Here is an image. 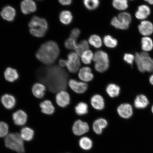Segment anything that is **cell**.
Masks as SVG:
<instances>
[{
    "mask_svg": "<svg viewBox=\"0 0 153 153\" xmlns=\"http://www.w3.org/2000/svg\"><path fill=\"white\" fill-rule=\"evenodd\" d=\"M43 75V81L49 91L53 93L64 91L66 88L68 75L61 67H47Z\"/></svg>",
    "mask_w": 153,
    "mask_h": 153,
    "instance_id": "obj_1",
    "label": "cell"
},
{
    "mask_svg": "<svg viewBox=\"0 0 153 153\" xmlns=\"http://www.w3.org/2000/svg\"><path fill=\"white\" fill-rule=\"evenodd\" d=\"M60 53V49L57 44L49 41L41 45L36 54L38 60L46 65L53 64L56 60Z\"/></svg>",
    "mask_w": 153,
    "mask_h": 153,
    "instance_id": "obj_2",
    "label": "cell"
},
{
    "mask_svg": "<svg viewBox=\"0 0 153 153\" xmlns=\"http://www.w3.org/2000/svg\"><path fill=\"white\" fill-rule=\"evenodd\" d=\"M135 63L137 69L142 73H153V58L148 53L141 51L135 54Z\"/></svg>",
    "mask_w": 153,
    "mask_h": 153,
    "instance_id": "obj_3",
    "label": "cell"
},
{
    "mask_svg": "<svg viewBox=\"0 0 153 153\" xmlns=\"http://www.w3.org/2000/svg\"><path fill=\"white\" fill-rule=\"evenodd\" d=\"M28 26L30 34L37 37H43L48 28L47 22L45 19L36 16L32 18Z\"/></svg>",
    "mask_w": 153,
    "mask_h": 153,
    "instance_id": "obj_4",
    "label": "cell"
},
{
    "mask_svg": "<svg viewBox=\"0 0 153 153\" xmlns=\"http://www.w3.org/2000/svg\"><path fill=\"white\" fill-rule=\"evenodd\" d=\"M5 144L7 148L18 153H24L23 139L20 134L11 133L8 134L5 139Z\"/></svg>",
    "mask_w": 153,
    "mask_h": 153,
    "instance_id": "obj_5",
    "label": "cell"
},
{
    "mask_svg": "<svg viewBox=\"0 0 153 153\" xmlns=\"http://www.w3.org/2000/svg\"><path fill=\"white\" fill-rule=\"evenodd\" d=\"M93 60L95 62L94 68L97 71L103 73L108 70L109 66L108 55L105 51H97L94 55Z\"/></svg>",
    "mask_w": 153,
    "mask_h": 153,
    "instance_id": "obj_6",
    "label": "cell"
},
{
    "mask_svg": "<svg viewBox=\"0 0 153 153\" xmlns=\"http://www.w3.org/2000/svg\"><path fill=\"white\" fill-rule=\"evenodd\" d=\"M79 56L76 53H70L68 55L66 67L68 71L72 74L79 71L81 62Z\"/></svg>",
    "mask_w": 153,
    "mask_h": 153,
    "instance_id": "obj_7",
    "label": "cell"
},
{
    "mask_svg": "<svg viewBox=\"0 0 153 153\" xmlns=\"http://www.w3.org/2000/svg\"><path fill=\"white\" fill-rule=\"evenodd\" d=\"M137 29L139 33L143 37L150 36L153 33V23L147 20L141 21Z\"/></svg>",
    "mask_w": 153,
    "mask_h": 153,
    "instance_id": "obj_8",
    "label": "cell"
},
{
    "mask_svg": "<svg viewBox=\"0 0 153 153\" xmlns=\"http://www.w3.org/2000/svg\"><path fill=\"white\" fill-rule=\"evenodd\" d=\"M89 130L88 124L86 122L79 120L74 122L72 127L73 133L78 136L87 133Z\"/></svg>",
    "mask_w": 153,
    "mask_h": 153,
    "instance_id": "obj_9",
    "label": "cell"
},
{
    "mask_svg": "<svg viewBox=\"0 0 153 153\" xmlns=\"http://www.w3.org/2000/svg\"><path fill=\"white\" fill-rule=\"evenodd\" d=\"M118 115L124 119H128L131 117L133 114V108L129 103L120 104L117 108Z\"/></svg>",
    "mask_w": 153,
    "mask_h": 153,
    "instance_id": "obj_10",
    "label": "cell"
},
{
    "mask_svg": "<svg viewBox=\"0 0 153 153\" xmlns=\"http://www.w3.org/2000/svg\"><path fill=\"white\" fill-rule=\"evenodd\" d=\"M152 10L148 5L143 4L140 5L135 13V18L137 20L143 21L147 20L150 16Z\"/></svg>",
    "mask_w": 153,
    "mask_h": 153,
    "instance_id": "obj_11",
    "label": "cell"
},
{
    "mask_svg": "<svg viewBox=\"0 0 153 153\" xmlns=\"http://www.w3.org/2000/svg\"><path fill=\"white\" fill-rule=\"evenodd\" d=\"M68 84L70 88L76 93L83 94L88 89L87 84L83 82H79L72 79L70 80Z\"/></svg>",
    "mask_w": 153,
    "mask_h": 153,
    "instance_id": "obj_12",
    "label": "cell"
},
{
    "mask_svg": "<svg viewBox=\"0 0 153 153\" xmlns=\"http://www.w3.org/2000/svg\"><path fill=\"white\" fill-rule=\"evenodd\" d=\"M57 105L62 108H65L70 104V97L69 94L65 91H62L57 92L56 96Z\"/></svg>",
    "mask_w": 153,
    "mask_h": 153,
    "instance_id": "obj_13",
    "label": "cell"
},
{
    "mask_svg": "<svg viewBox=\"0 0 153 153\" xmlns=\"http://www.w3.org/2000/svg\"><path fill=\"white\" fill-rule=\"evenodd\" d=\"M21 11L25 15L35 12L37 10L36 4L32 0H24L21 3Z\"/></svg>",
    "mask_w": 153,
    "mask_h": 153,
    "instance_id": "obj_14",
    "label": "cell"
},
{
    "mask_svg": "<svg viewBox=\"0 0 153 153\" xmlns=\"http://www.w3.org/2000/svg\"><path fill=\"white\" fill-rule=\"evenodd\" d=\"M150 104L148 97L144 95L141 94L136 97L133 102L135 108L137 109H144Z\"/></svg>",
    "mask_w": 153,
    "mask_h": 153,
    "instance_id": "obj_15",
    "label": "cell"
},
{
    "mask_svg": "<svg viewBox=\"0 0 153 153\" xmlns=\"http://www.w3.org/2000/svg\"><path fill=\"white\" fill-rule=\"evenodd\" d=\"M78 77L84 82H90L94 78L91 68L88 67H84L80 69L78 71Z\"/></svg>",
    "mask_w": 153,
    "mask_h": 153,
    "instance_id": "obj_16",
    "label": "cell"
},
{
    "mask_svg": "<svg viewBox=\"0 0 153 153\" xmlns=\"http://www.w3.org/2000/svg\"><path fill=\"white\" fill-rule=\"evenodd\" d=\"M13 119L16 125L23 126L25 124L27 121V115L24 111L19 110L13 114Z\"/></svg>",
    "mask_w": 153,
    "mask_h": 153,
    "instance_id": "obj_17",
    "label": "cell"
},
{
    "mask_svg": "<svg viewBox=\"0 0 153 153\" xmlns=\"http://www.w3.org/2000/svg\"><path fill=\"white\" fill-rule=\"evenodd\" d=\"M1 15L4 20L8 22H12L14 20L16 15V11L12 7L7 6L3 9Z\"/></svg>",
    "mask_w": 153,
    "mask_h": 153,
    "instance_id": "obj_18",
    "label": "cell"
},
{
    "mask_svg": "<svg viewBox=\"0 0 153 153\" xmlns=\"http://www.w3.org/2000/svg\"><path fill=\"white\" fill-rule=\"evenodd\" d=\"M108 125V122L104 118H100L96 120L93 122V129L94 132L97 135H100L102 133L103 130Z\"/></svg>",
    "mask_w": 153,
    "mask_h": 153,
    "instance_id": "obj_19",
    "label": "cell"
},
{
    "mask_svg": "<svg viewBox=\"0 0 153 153\" xmlns=\"http://www.w3.org/2000/svg\"><path fill=\"white\" fill-rule=\"evenodd\" d=\"M141 48L143 51L148 53L153 50V40L150 36H145L141 38Z\"/></svg>",
    "mask_w": 153,
    "mask_h": 153,
    "instance_id": "obj_20",
    "label": "cell"
},
{
    "mask_svg": "<svg viewBox=\"0 0 153 153\" xmlns=\"http://www.w3.org/2000/svg\"><path fill=\"white\" fill-rule=\"evenodd\" d=\"M91 106L96 110H101L104 108L105 104L104 99L100 95H94L91 97Z\"/></svg>",
    "mask_w": 153,
    "mask_h": 153,
    "instance_id": "obj_21",
    "label": "cell"
},
{
    "mask_svg": "<svg viewBox=\"0 0 153 153\" xmlns=\"http://www.w3.org/2000/svg\"><path fill=\"white\" fill-rule=\"evenodd\" d=\"M1 101L4 106L9 110L14 108L16 104L15 97L13 96L8 94L3 95L1 97Z\"/></svg>",
    "mask_w": 153,
    "mask_h": 153,
    "instance_id": "obj_22",
    "label": "cell"
},
{
    "mask_svg": "<svg viewBox=\"0 0 153 153\" xmlns=\"http://www.w3.org/2000/svg\"><path fill=\"white\" fill-rule=\"evenodd\" d=\"M46 87L43 84L36 83L32 88V93L34 96L38 99L43 98L45 94Z\"/></svg>",
    "mask_w": 153,
    "mask_h": 153,
    "instance_id": "obj_23",
    "label": "cell"
},
{
    "mask_svg": "<svg viewBox=\"0 0 153 153\" xmlns=\"http://www.w3.org/2000/svg\"><path fill=\"white\" fill-rule=\"evenodd\" d=\"M41 111L43 113L47 115H51L54 112L55 108L51 101L46 100L40 104Z\"/></svg>",
    "mask_w": 153,
    "mask_h": 153,
    "instance_id": "obj_24",
    "label": "cell"
},
{
    "mask_svg": "<svg viewBox=\"0 0 153 153\" xmlns=\"http://www.w3.org/2000/svg\"><path fill=\"white\" fill-rule=\"evenodd\" d=\"M117 18L125 27L126 30H127L129 28L132 21L131 14L127 12H122L118 14Z\"/></svg>",
    "mask_w": 153,
    "mask_h": 153,
    "instance_id": "obj_25",
    "label": "cell"
},
{
    "mask_svg": "<svg viewBox=\"0 0 153 153\" xmlns=\"http://www.w3.org/2000/svg\"><path fill=\"white\" fill-rule=\"evenodd\" d=\"M4 77L7 81L13 82L18 79L19 74L17 71L12 68H7L4 73Z\"/></svg>",
    "mask_w": 153,
    "mask_h": 153,
    "instance_id": "obj_26",
    "label": "cell"
},
{
    "mask_svg": "<svg viewBox=\"0 0 153 153\" xmlns=\"http://www.w3.org/2000/svg\"><path fill=\"white\" fill-rule=\"evenodd\" d=\"M120 90L119 86L114 84H110L107 86L106 91L110 97L114 98L119 95Z\"/></svg>",
    "mask_w": 153,
    "mask_h": 153,
    "instance_id": "obj_27",
    "label": "cell"
},
{
    "mask_svg": "<svg viewBox=\"0 0 153 153\" xmlns=\"http://www.w3.org/2000/svg\"><path fill=\"white\" fill-rule=\"evenodd\" d=\"M59 19L62 24L68 25L72 22L73 16L70 11L68 10L63 11L60 13Z\"/></svg>",
    "mask_w": 153,
    "mask_h": 153,
    "instance_id": "obj_28",
    "label": "cell"
},
{
    "mask_svg": "<svg viewBox=\"0 0 153 153\" xmlns=\"http://www.w3.org/2000/svg\"><path fill=\"white\" fill-rule=\"evenodd\" d=\"M79 146L82 149L89 150L92 148L93 143L91 140L87 137H83L80 139L79 141Z\"/></svg>",
    "mask_w": 153,
    "mask_h": 153,
    "instance_id": "obj_29",
    "label": "cell"
},
{
    "mask_svg": "<svg viewBox=\"0 0 153 153\" xmlns=\"http://www.w3.org/2000/svg\"><path fill=\"white\" fill-rule=\"evenodd\" d=\"M20 135L23 140L30 141L33 138L34 132L30 128L25 127L21 130Z\"/></svg>",
    "mask_w": 153,
    "mask_h": 153,
    "instance_id": "obj_30",
    "label": "cell"
},
{
    "mask_svg": "<svg viewBox=\"0 0 153 153\" xmlns=\"http://www.w3.org/2000/svg\"><path fill=\"white\" fill-rule=\"evenodd\" d=\"M89 47L88 42L85 40H83L79 44L76 45L74 50L76 54L80 56H81L84 51L88 50Z\"/></svg>",
    "mask_w": 153,
    "mask_h": 153,
    "instance_id": "obj_31",
    "label": "cell"
},
{
    "mask_svg": "<svg viewBox=\"0 0 153 153\" xmlns=\"http://www.w3.org/2000/svg\"><path fill=\"white\" fill-rule=\"evenodd\" d=\"M113 6L119 10H125L128 7V0H113Z\"/></svg>",
    "mask_w": 153,
    "mask_h": 153,
    "instance_id": "obj_32",
    "label": "cell"
},
{
    "mask_svg": "<svg viewBox=\"0 0 153 153\" xmlns=\"http://www.w3.org/2000/svg\"><path fill=\"white\" fill-rule=\"evenodd\" d=\"M75 111L78 115H85L88 112V106L85 102H79L75 107Z\"/></svg>",
    "mask_w": 153,
    "mask_h": 153,
    "instance_id": "obj_33",
    "label": "cell"
},
{
    "mask_svg": "<svg viewBox=\"0 0 153 153\" xmlns=\"http://www.w3.org/2000/svg\"><path fill=\"white\" fill-rule=\"evenodd\" d=\"M94 55L92 51L89 50L85 51L81 56L82 62L85 64H90L93 60Z\"/></svg>",
    "mask_w": 153,
    "mask_h": 153,
    "instance_id": "obj_34",
    "label": "cell"
},
{
    "mask_svg": "<svg viewBox=\"0 0 153 153\" xmlns=\"http://www.w3.org/2000/svg\"><path fill=\"white\" fill-rule=\"evenodd\" d=\"M89 42L91 45L96 48H99L102 46V41L100 36L93 34L89 38Z\"/></svg>",
    "mask_w": 153,
    "mask_h": 153,
    "instance_id": "obj_35",
    "label": "cell"
},
{
    "mask_svg": "<svg viewBox=\"0 0 153 153\" xmlns=\"http://www.w3.org/2000/svg\"><path fill=\"white\" fill-rule=\"evenodd\" d=\"M104 45L109 48H115L118 45L117 40L110 35L105 36L103 39Z\"/></svg>",
    "mask_w": 153,
    "mask_h": 153,
    "instance_id": "obj_36",
    "label": "cell"
},
{
    "mask_svg": "<svg viewBox=\"0 0 153 153\" xmlns=\"http://www.w3.org/2000/svg\"><path fill=\"white\" fill-rule=\"evenodd\" d=\"M83 3L86 8L93 10L98 7L100 1L99 0H83Z\"/></svg>",
    "mask_w": 153,
    "mask_h": 153,
    "instance_id": "obj_37",
    "label": "cell"
},
{
    "mask_svg": "<svg viewBox=\"0 0 153 153\" xmlns=\"http://www.w3.org/2000/svg\"><path fill=\"white\" fill-rule=\"evenodd\" d=\"M9 127L4 122H0V137H6L8 134Z\"/></svg>",
    "mask_w": 153,
    "mask_h": 153,
    "instance_id": "obj_38",
    "label": "cell"
},
{
    "mask_svg": "<svg viewBox=\"0 0 153 153\" xmlns=\"http://www.w3.org/2000/svg\"><path fill=\"white\" fill-rule=\"evenodd\" d=\"M123 60L127 64L131 66H133L134 63H135V55L131 53H125L123 56Z\"/></svg>",
    "mask_w": 153,
    "mask_h": 153,
    "instance_id": "obj_39",
    "label": "cell"
},
{
    "mask_svg": "<svg viewBox=\"0 0 153 153\" xmlns=\"http://www.w3.org/2000/svg\"><path fill=\"white\" fill-rule=\"evenodd\" d=\"M76 45V40L71 38H68L65 42V47L68 49H75Z\"/></svg>",
    "mask_w": 153,
    "mask_h": 153,
    "instance_id": "obj_40",
    "label": "cell"
},
{
    "mask_svg": "<svg viewBox=\"0 0 153 153\" xmlns=\"http://www.w3.org/2000/svg\"><path fill=\"white\" fill-rule=\"evenodd\" d=\"M111 25L116 28L122 30H126L123 25L121 24L117 17H114L111 21Z\"/></svg>",
    "mask_w": 153,
    "mask_h": 153,
    "instance_id": "obj_41",
    "label": "cell"
},
{
    "mask_svg": "<svg viewBox=\"0 0 153 153\" xmlns=\"http://www.w3.org/2000/svg\"><path fill=\"white\" fill-rule=\"evenodd\" d=\"M80 34H81V31H80L79 29L77 28H74L71 32L70 38L76 40L79 37Z\"/></svg>",
    "mask_w": 153,
    "mask_h": 153,
    "instance_id": "obj_42",
    "label": "cell"
},
{
    "mask_svg": "<svg viewBox=\"0 0 153 153\" xmlns=\"http://www.w3.org/2000/svg\"><path fill=\"white\" fill-rule=\"evenodd\" d=\"M59 3L63 5H68L71 4L72 0H59Z\"/></svg>",
    "mask_w": 153,
    "mask_h": 153,
    "instance_id": "obj_43",
    "label": "cell"
},
{
    "mask_svg": "<svg viewBox=\"0 0 153 153\" xmlns=\"http://www.w3.org/2000/svg\"><path fill=\"white\" fill-rule=\"evenodd\" d=\"M67 64V60L64 59H60L59 61V65L62 68L66 66Z\"/></svg>",
    "mask_w": 153,
    "mask_h": 153,
    "instance_id": "obj_44",
    "label": "cell"
},
{
    "mask_svg": "<svg viewBox=\"0 0 153 153\" xmlns=\"http://www.w3.org/2000/svg\"><path fill=\"white\" fill-rule=\"evenodd\" d=\"M149 81L151 85H153V73L151 74L149 77Z\"/></svg>",
    "mask_w": 153,
    "mask_h": 153,
    "instance_id": "obj_45",
    "label": "cell"
},
{
    "mask_svg": "<svg viewBox=\"0 0 153 153\" xmlns=\"http://www.w3.org/2000/svg\"><path fill=\"white\" fill-rule=\"evenodd\" d=\"M147 3L150 5H153V0H144Z\"/></svg>",
    "mask_w": 153,
    "mask_h": 153,
    "instance_id": "obj_46",
    "label": "cell"
},
{
    "mask_svg": "<svg viewBox=\"0 0 153 153\" xmlns=\"http://www.w3.org/2000/svg\"><path fill=\"white\" fill-rule=\"evenodd\" d=\"M151 111H152V113L153 114V105L152 107V108H151Z\"/></svg>",
    "mask_w": 153,
    "mask_h": 153,
    "instance_id": "obj_47",
    "label": "cell"
},
{
    "mask_svg": "<svg viewBox=\"0 0 153 153\" xmlns=\"http://www.w3.org/2000/svg\"><path fill=\"white\" fill-rule=\"evenodd\" d=\"M131 1H134V0H131Z\"/></svg>",
    "mask_w": 153,
    "mask_h": 153,
    "instance_id": "obj_48",
    "label": "cell"
}]
</instances>
